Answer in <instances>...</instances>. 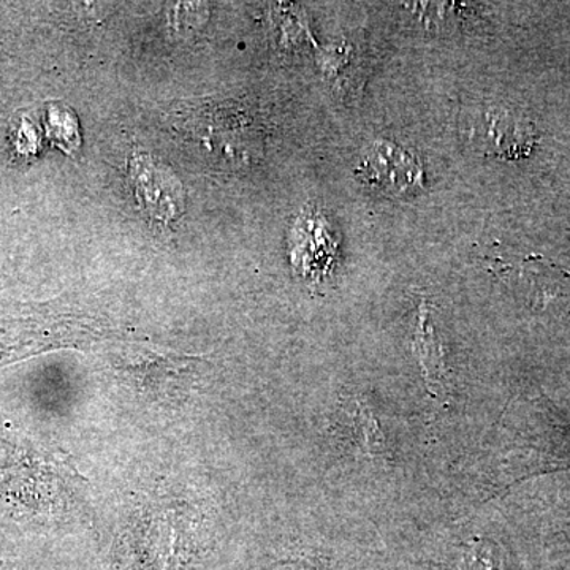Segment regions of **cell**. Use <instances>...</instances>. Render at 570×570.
Masks as SVG:
<instances>
[{
    "label": "cell",
    "mask_w": 570,
    "mask_h": 570,
    "mask_svg": "<svg viewBox=\"0 0 570 570\" xmlns=\"http://www.w3.org/2000/svg\"><path fill=\"white\" fill-rule=\"evenodd\" d=\"M356 406H358L356 409V422H358L360 431H362L363 445H365L366 452L371 456H377V459L387 455V442H385L384 433L379 428L373 411L365 401H358Z\"/></svg>",
    "instance_id": "5"
},
{
    "label": "cell",
    "mask_w": 570,
    "mask_h": 570,
    "mask_svg": "<svg viewBox=\"0 0 570 570\" xmlns=\"http://www.w3.org/2000/svg\"><path fill=\"white\" fill-rule=\"evenodd\" d=\"M130 181L141 212L149 219L171 223L184 209L181 183L170 168L149 154H137L130 160Z\"/></svg>",
    "instance_id": "1"
},
{
    "label": "cell",
    "mask_w": 570,
    "mask_h": 570,
    "mask_svg": "<svg viewBox=\"0 0 570 570\" xmlns=\"http://www.w3.org/2000/svg\"><path fill=\"white\" fill-rule=\"evenodd\" d=\"M471 141L489 156L520 159L531 153L535 130L515 112L489 108L480 111L472 121Z\"/></svg>",
    "instance_id": "3"
},
{
    "label": "cell",
    "mask_w": 570,
    "mask_h": 570,
    "mask_svg": "<svg viewBox=\"0 0 570 570\" xmlns=\"http://www.w3.org/2000/svg\"><path fill=\"white\" fill-rule=\"evenodd\" d=\"M414 352L422 366L423 377L434 397H445L448 392V376H445L444 352L434 333L430 311L426 303L420 307L417 328H415Z\"/></svg>",
    "instance_id": "4"
},
{
    "label": "cell",
    "mask_w": 570,
    "mask_h": 570,
    "mask_svg": "<svg viewBox=\"0 0 570 570\" xmlns=\"http://www.w3.org/2000/svg\"><path fill=\"white\" fill-rule=\"evenodd\" d=\"M356 175L367 186L393 195L412 193L423 183V168L417 157L390 141L373 142L363 154Z\"/></svg>",
    "instance_id": "2"
}]
</instances>
